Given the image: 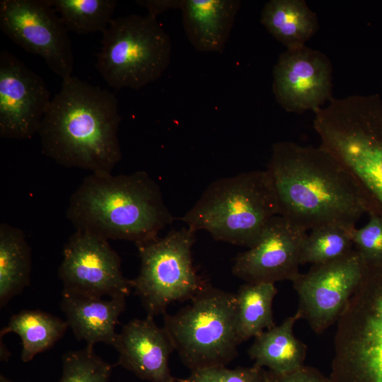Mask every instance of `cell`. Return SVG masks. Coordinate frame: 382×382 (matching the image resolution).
<instances>
[{
    "label": "cell",
    "mask_w": 382,
    "mask_h": 382,
    "mask_svg": "<svg viewBox=\"0 0 382 382\" xmlns=\"http://www.w3.org/2000/svg\"><path fill=\"white\" fill-rule=\"evenodd\" d=\"M43 79L10 52H0V136L26 140L37 133L51 102Z\"/></svg>",
    "instance_id": "4fadbf2b"
},
{
    "label": "cell",
    "mask_w": 382,
    "mask_h": 382,
    "mask_svg": "<svg viewBox=\"0 0 382 382\" xmlns=\"http://www.w3.org/2000/svg\"><path fill=\"white\" fill-rule=\"evenodd\" d=\"M195 233L186 226L136 245L141 267L131 282L147 316L165 314L171 303L192 299L207 286L192 263Z\"/></svg>",
    "instance_id": "9c48e42d"
},
{
    "label": "cell",
    "mask_w": 382,
    "mask_h": 382,
    "mask_svg": "<svg viewBox=\"0 0 382 382\" xmlns=\"http://www.w3.org/2000/svg\"><path fill=\"white\" fill-rule=\"evenodd\" d=\"M96 54L98 72L115 89L139 90L168 67L171 40L156 18L131 14L112 18Z\"/></svg>",
    "instance_id": "ba28073f"
},
{
    "label": "cell",
    "mask_w": 382,
    "mask_h": 382,
    "mask_svg": "<svg viewBox=\"0 0 382 382\" xmlns=\"http://www.w3.org/2000/svg\"><path fill=\"white\" fill-rule=\"evenodd\" d=\"M58 275L63 290L90 297L126 298L132 289L108 240L86 231L76 230L69 237Z\"/></svg>",
    "instance_id": "7c38bea8"
},
{
    "label": "cell",
    "mask_w": 382,
    "mask_h": 382,
    "mask_svg": "<svg viewBox=\"0 0 382 382\" xmlns=\"http://www.w3.org/2000/svg\"><path fill=\"white\" fill-rule=\"evenodd\" d=\"M114 94L75 76L62 80L40 122L42 152L57 163L111 173L122 158Z\"/></svg>",
    "instance_id": "7a4b0ae2"
},
{
    "label": "cell",
    "mask_w": 382,
    "mask_h": 382,
    "mask_svg": "<svg viewBox=\"0 0 382 382\" xmlns=\"http://www.w3.org/2000/svg\"><path fill=\"white\" fill-rule=\"evenodd\" d=\"M170 382H178V381L175 378H173V379L170 381Z\"/></svg>",
    "instance_id": "1f68e13d"
},
{
    "label": "cell",
    "mask_w": 382,
    "mask_h": 382,
    "mask_svg": "<svg viewBox=\"0 0 382 382\" xmlns=\"http://www.w3.org/2000/svg\"><path fill=\"white\" fill-rule=\"evenodd\" d=\"M307 231L284 217H272L257 242L234 260L232 272L245 283L294 280L300 274Z\"/></svg>",
    "instance_id": "9a60e30c"
},
{
    "label": "cell",
    "mask_w": 382,
    "mask_h": 382,
    "mask_svg": "<svg viewBox=\"0 0 382 382\" xmlns=\"http://www.w3.org/2000/svg\"><path fill=\"white\" fill-rule=\"evenodd\" d=\"M163 328L190 371L226 366L238 354L236 295L207 285L191 303L164 314Z\"/></svg>",
    "instance_id": "8992f818"
},
{
    "label": "cell",
    "mask_w": 382,
    "mask_h": 382,
    "mask_svg": "<svg viewBox=\"0 0 382 382\" xmlns=\"http://www.w3.org/2000/svg\"><path fill=\"white\" fill-rule=\"evenodd\" d=\"M369 265L354 248L337 260L312 265L292 281L301 318L320 334L337 323L364 282Z\"/></svg>",
    "instance_id": "30bf717a"
},
{
    "label": "cell",
    "mask_w": 382,
    "mask_h": 382,
    "mask_svg": "<svg viewBox=\"0 0 382 382\" xmlns=\"http://www.w3.org/2000/svg\"><path fill=\"white\" fill-rule=\"evenodd\" d=\"M178 382H265V369L253 366L228 369L214 366L191 371L185 378H176Z\"/></svg>",
    "instance_id": "4316f807"
},
{
    "label": "cell",
    "mask_w": 382,
    "mask_h": 382,
    "mask_svg": "<svg viewBox=\"0 0 382 382\" xmlns=\"http://www.w3.org/2000/svg\"><path fill=\"white\" fill-rule=\"evenodd\" d=\"M334 349L332 382H382V265H369L337 322Z\"/></svg>",
    "instance_id": "52a82bcc"
},
{
    "label": "cell",
    "mask_w": 382,
    "mask_h": 382,
    "mask_svg": "<svg viewBox=\"0 0 382 382\" xmlns=\"http://www.w3.org/2000/svg\"><path fill=\"white\" fill-rule=\"evenodd\" d=\"M279 206L267 170H253L211 183L180 219L218 241L253 247Z\"/></svg>",
    "instance_id": "5b68a950"
},
{
    "label": "cell",
    "mask_w": 382,
    "mask_h": 382,
    "mask_svg": "<svg viewBox=\"0 0 382 382\" xmlns=\"http://www.w3.org/2000/svg\"><path fill=\"white\" fill-rule=\"evenodd\" d=\"M353 229L328 225L311 230L304 241L301 265L323 264L349 253L354 249L352 238Z\"/></svg>",
    "instance_id": "d4e9b609"
},
{
    "label": "cell",
    "mask_w": 382,
    "mask_h": 382,
    "mask_svg": "<svg viewBox=\"0 0 382 382\" xmlns=\"http://www.w3.org/2000/svg\"><path fill=\"white\" fill-rule=\"evenodd\" d=\"M0 382H13L8 378L5 377L2 374L0 375Z\"/></svg>",
    "instance_id": "4dcf8cb0"
},
{
    "label": "cell",
    "mask_w": 382,
    "mask_h": 382,
    "mask_svg": "<svg viewBox=\"0 0 382 382\" xmlns=\"http://www.w3.org/2000/svg\"><path fill=\"white\" fill-rule=\"evenodd\" d=\"M357 96L332 98L315 112L320 146L347 170L367 214L382 218V116Z\"/></svg>",
    "instance_id": "277c9868"
},
{
    "label": "cell",
    "mask_w": 382,
    "mask_h": 382,
    "mask_svg": "<svg viewBox=\"0 0 382 382\" xmlns=\"http://www.w3.org/2000/svg\"><path fill=\"white\" fill-rule=\"evenodd\" d=\"M112 369L93 349L86 347L64 355L59 382H109Z\"/></svg>",
    "instance_id": "484cf974"
},
{
    "label": "cell",
    "mask_w": 382,
    "mask_h": 382,
    "mask_svg": "<svg viewBox=\"0 0 382 382\" xmlns=\"http://www.w3.org/2000/svg\"><path fill=\"white\" fill-rule=\"evenodd\" d=\"M137 2L148 11V15L156 18L168 10L180 8L182 0H139Z\"/></svg>",
    "instance_id": "f546056e"
},
{
    "label": "cell",
    "mask_w": 382,
    "mask_h": 382,
    "mask_svg": "<svg viewBox=\"0 0 382 382\" xmlns=\"http://www.w3.org/2000/svg\"><path fill=\"white\" fill-rule=\"evenodd\" d=\"M369 215L364 226L352 231L354 248L369 265H382V218Z\"/></svg>",
    "instance_id": "83f0119b"
},
{
    "label": "cell",
    "mask_w": 382,
    "mask_h": 382,
    "mask_svg": "<svg viewBox=\"0 0 382 382\" xmlns=\"http://www.w3.org/2000/svg\"><path fill=\"white\" fill-rule=\"evenodd\" d=\"M301 318L298 312L255 337L248 349L254 365L276 373H285L304 365L307 347L294 334V326Z\"/></svg>",
    "instance_id": "d6986e66"
},
{
    "label": "cell",
    "mask_w": 382,
    "mask_h": 382,
    "mask_svg": "<svg viewBox=\"0 0 382 382\" xmlns=\"http://www.w3.org/2000/svg\"><path fill=\"white\" fill-rule=\"evenodd\" d=\"M241 6L238 0H182L187 38L199 52H222Z\"/></svg>",
    "instance_id": "ac0fdd59"
},
{
    "label": "cell",
    "mask_w": 382,
    "mask_h": 382,
    "mask_svg": "<svg viewBox=\"0 0 382 382\" xmlns=\"http://www.w3.org/2000/svg\"><path fill=\"white\" fill-rule=\"evenodd\" d=\"M265 382H332L316 368L302 366L285 373L265 370Z\"/></svg>",
    "instance_id": "f1b7e54d"
},
{
    "label": "cell",
    "mask_w": 382,
    "mask_h": 382,
    "mask_svg": "<svg viewBox=\"0 0 382 382\" xmlns=\"http://www.w3.org/2000/svg\"><path fill=\"white\" fill-rule=\"evenodd\" d=\"M56 13L50 0H1L0 28L63 80L71 76L74 55L69 30Z\"/></svg>",
    "instance_id": "8fae6325"
},
{
    "label": "cell",
    "mask_w": 382,
    "mask_h": 382,
    "mask_svg": "<svg viewBox=\"0 0 382 382\" xmlns=\"http://www.w3.org/2000/svg\"><path fill=\"white\" fill-rule=\"evenodd\" d=\"M67 328L66 321L40 310H24L12 316L0 332L1 337L8 332L20 336L23 348L21 358L28 362L60 340Z\"/></svg>",
    "instance_id": "7402d4cb"
},
{
    "label": "cell",
    "mask_w": 382,
    "mask_h": 382,
    "mask_svg": "<svg viewBox=\"0 0 382 382\" xmlns=\"http://www.w3.org/2000/svg\"><path fill=\"white\" fill-rule=\"evenodd\" d=\"M260 21L286 49L306 45L319 27L316 13L304 0H270L262 9Z\"/></svg>",
    "instance_id": "ffe728a7"
},
{
    "label": "cell",
    "mask_w": 382,
    "mask_h": 382,
    "mask_svg": "<svg viewBox=\"0 0 382 382\" xmlns=\"http://www.w3.org/2000/svg\"><path fill=\"white\" fill-rule=\"evenodd\" d=\"M277 294L272 283H245L239 288L236 295L241 343L275 326L272 302Z\"/></svg>",
    "instance_id": "603a6c76"
},
{
    "label": "cell",
    "mask_w": 382,
    "mask_h": 382,
    "mask_svg": "<svg viewBox=\"0 0 382 382\" xmlns=\"http://www.w3.org/2000/svg\"><path fill=\"white\" fill-rule=\"evenodd\" d=\"M125 297L108 299L90 297L63 290L60 307L69 327L78 340L93 349L98 342L115 347L118 334L115 327L125 310Z\"/></svg>",
    "instance_id": "e0dca14e"
},
{
    "label": "cell",
    "mask_w": 382,
    "mask_h": 382,
    "mask_svg": "<svg viewBox=\"0 0 382 382\" xmlns=\"http://www.w3.org/2000/svg\"><path fill=\"white\" fill-rule=\"evenodd\" d=\"M69 31L102 33L108 28L117 5L115 0H50Z\"/></svg>",
    "instance_id": "cb8c5ba5"
},
{
    "label": "cell",
    "mask_w": 382,
    "mask_h": 382,
    "mask_svg": "<svg viewBox=\"0 0 382 382\" xmlns=\"http://www.w3.org/2000/svg\"><path fill=\"white\" fill-rule=\"evenodd\" d=\"M266 170L277 196L279 215L306 231L328 225L352 229L367 213L351 175L320 146L277 142L272 146Z\"/></svg>",
    "instance_id": "6da1fadb"
},
{
    "label": "cell",
    "mask_w": 382,
    "mask_h": 382,
    "mask_svg": "<svg viewBox=\"0 0 382 382\" xmlns=\"http://www.w3.org/2000/svg\"><path fill=\"white\" fill-rule=\"evenodd\" d=\"M31 250L23 232L0 224V305L2 308L30 284Z\"/></svg>",
    "instance_id": "44dd1931"
},
{
    "label": "cell",
    "mask_w": 382,
    "mask_h": 382,
    "mask_svg": "<svg viewBox=\"0 0 382 382\" xmlns=\"http://www.w3.org/2000/svg\"><path fill=\"white\" fill-rule=\"evenodd\" d=\"M272 91L286 112H316L332 98L330 60L306 45L286 49L274 66Z\"/></svg>",
    "instance_id": "5bb4252c"
},
{
    "label": "cell",
    "mask_w": 382,
    "mask_h": 382,
    "mask_svg": "<svg viewBox=\"0 0 382 382\" xmlns=\"http://www.w3.org/2000/svg\"><path fill=\"white\" fill-rule=\"evenodd\" d=\"M115 348L119 352L117 365L149 382H170L173 379L169 357L174 351L163 328L154 317L133 319L118 334Z\"/></svg>",
    "instance_id": "2e32d148"
},
{
    "label": "cell",
    "mask_w": 382,
    "mask_h": 382,
    "mask_svg": "<svg viewBox=\"0 0 382 382\" xmlns=\"http://www.w3.org/2000/svg\"><path fill=\"white\" fill-rule=\"evenodd\" d=\"M66 216L76 231L135 245L158 236L174 220L160 187L144 171L91 173L70 197Z\"/></svg>",
    "instance_id": "3957f363"
}]
</instances>
